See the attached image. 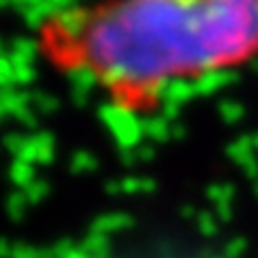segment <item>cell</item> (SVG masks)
Here are the masks:
<instances>
[{"label": "cell", "mask_w": 258, "mask_h": 258, "mask_svg": "<svg viewBox=\"0 0 258 258\" xmlns=\"http://www.w3.org/2000/svg\"><path fill=\"white\" fill-rule=\"evenodd\" d=\"M34 48L111 109L150 116L177 86L258 61V0H89L41 18Z\"/></svg>", "instance_id": "obj_1"}]
</instances>
